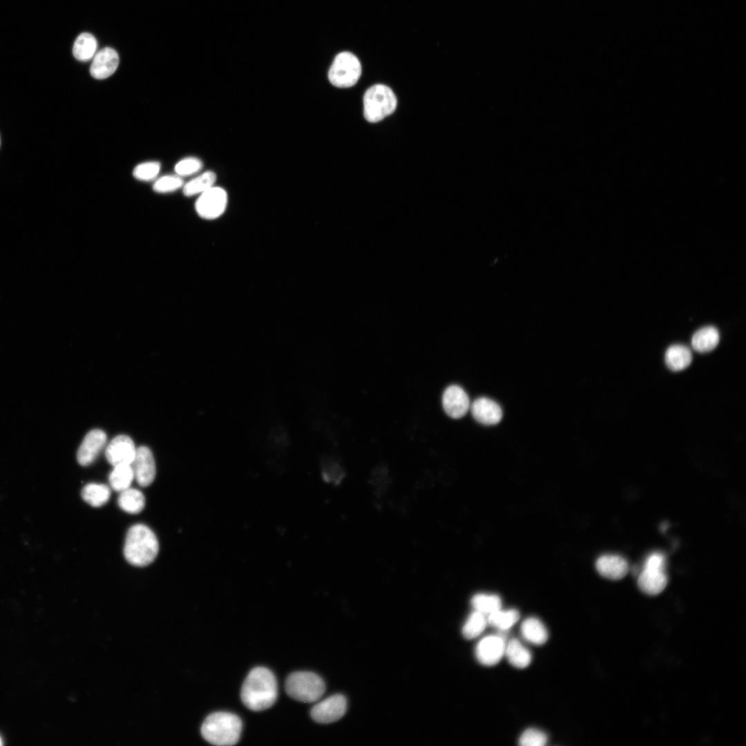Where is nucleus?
Masks as SVG:
<instances>
[{
  "label": "nucleus",
  "mask_w": 746,
  "mask_h": 746,
  "mask_svg": "<svg viewBox=\"0 0 746 746\" xmlns=\"http://www.w3.org/2000/svg\"><path fill=\"white\" fill-rule=\"evenodd\" d=\"M277 682L267 668L258 667L251 670L245 678L240 693L243 704L252 711L271 707L277 698Z\"/></svg>",
  "instance_id": "obj_1"
},
{
  "label": "nucleus",
  "mask_w": 746,
  "mask_h": 746,
  "mask_svg": "<svg viewBox=\"0 0 746 746\" xmlns=\"http://www.w3.org/2000/svg\"><path fill=\"white\" fill-rule=\"evenodd\" d=\"M159 550L154 533L144 524L131 526L126 535L124 547L126 560L132 565L145 566L155 559Z\"/></svg>",
  "instance_id": "obj_2"
},
{
  "label": "nucleus",
  "mask_w": 746,
  "mask_h": 746,
  "mask_svg": "<svg viewBox=\"0 0 746 746\" xmlns=\"http://www.w3.org/2000/svg\"><path fill=\"white\" fill-rule=\"evenodd\" d=\"M242 729V721L237 715L218 711L206 718L201 727V734L212 745L231 746L238 742Z\"/></svg>",
  "instance_id": "obj_3"
},
{
  "label": "nucleus",
  "mask_w": 746,
  "mask_h": 746,
  "mask_svg": "<svg viewBox=\"0 0 746 746\" xmlns=\"http://www.w3.org/2000/svg\"><path fill=\"white\" fill-rule=\"evenodd\" d=\"M287 694L293 699L303 702H316L325 691L323 680L310 671H296L291 673L285 681Z\"/></svg>",
  "instance_id": "obj_4"
},
{
  "label": "nucleus",
  "mask_w": 746,
  "mask_h": 746,
  "mask_svg": "<svg viewBox=\"0 0 746 746\" xmlns=\"http://www.w3.org/2000/svg\"><path fill=\"white\" fill-rule=\"evenodd\" d=\"M396 104V97L391 88L375 84L366 90L363 97L365 118L370 122H379L392 114Z\"/></svg>",
  "instance_id": "obj_5"
},
{
  "label": "nucleus",
  "mask_w": 746,
  "mask_h": 746,
  "mask_svg": "<svg viewBox=\"0 0 746 746\" xmlns=\"http://www.w3.org/2000/svg\"><path fill=\"white\" fill-rule=\"evenodd\" d=\"M361 75V65L358 59L350 52L338 54L328 71L330 83L338 88H349L354 86Z\"/></svg>",
  "instance_id": "obj_6"
},
{
  "label": "nucleus",
  "mask_w": 746,
  "mask_h": 746,
  "mask_svg": "<svg viewBox=\"0 0 746 746\" xmlns=\"http://www.w3.org/2000/svg\"><path fill=\"white\" fill-rule=\"evenodd\" d=\"M227 201L226 191L213 186L200 195L195 202V211L204 219L214 220L223 214Z\"/></svg>",
  "instance_id": "obj_7"
},
{
  "label": "nucleus",
  "mask_w": 746,
  "mask_h": 746,
  "mask_svg": "<svg viewBox=\"0 0 746 746\" xmlns=\"http://www.w3.org/2000/svg\"><path fill=\"white\" fill-rule=\"evenodd\" d=\"M347 706L345 697L341 694H335L316 703L311 709V716L318 723H334L344 716Z\"/></svg>",
  "instance_id": "obj_8"
},
{
  "label": "nucleus",
  "mask_w": 746,
  "mask_h": 746,
  "mask_svg": "<svg viewBox=\"0 0 746 746\" xmlns=\"http://www.w3.org/2000/svg\"><path fill=\"white\" fill-rule=\"evenodd\" d=\"M506 644L503 637L490 635L481 638L475 647L477 661L485 666H493L499 663L504 656Z\"/></svg>",
  "instance_id": "obj_9"
},
{
  "label": "nucleus",
  "mask_w": 746,
  "mask_h": 746,
  "mask_svg": "<svg viewBox=\"0 0 746 746\" xmlns=\"http://www.w3.org/2000/svg\"><path fill=\"white\" fill-rule=\"evenodd\" d=\"M135 479L141 486H148L155 477V464L149 448L140 446L136 449L134 459L131 463Z\"/></svg>",
  "instance_id": "obj_10"
},
{
  "label": "nucleus",
  "mask_w": 746,
  "mask_h": 746,
  "mask_svg": "<svg viewBox=\"0 0 746 746\" xmlns=\"http://www.w3.org/2000/svg\"><path fill=\"white\" fill-rule=\"evenodd\" d=\"M136 449L133 440L129 437L119 435L108 443L105 455L106 459L113 467L118 465H131Z\"/></svg>",
  "instance_id": "obj_11"
},
{
  "label": "nucleus",
  "mask_w": 746,
  "mask_h": 746,
  "mask_svg": "<svg viewBox=\"0 0 746 746\" xmlns=\"http://www.w3.org/2000/svg\"><path fill=\"white\" fill-rule=\"evenodd\" d=\"M442 405L445 412L453 419L463 417L470 406L468 394L457 385L446 388L442 396Z\"/></svg>",
  "instance_id": "obj_12"
},
{
  "label": "nucleus",
  "mask_w": 746,
  "mask_h": 746,
  "mask_svg": "<svg viewBox=\"0 0 746 746\" xmlns=\"http://www.w3.org/2000/svg\"><path fill=\"white\" fill-rule=\"evenodd\" d=\"M106 442V433L99 429L90 431L80 445L77 458L79 464L88 466L97 458Z\"/></svg>",
  "instance_id": "obj_13"
},
{
  "label": "nucleus",
  "mask_w": 746,
  "mask_h": 746,
  "mask_svg": "<svg viewBox=\"0 0 746 746\" xmlns=\"http://www.w3.org/2000/svg\"><path fill=\"white\" fill-rule=\"evenodd\" d=\"M119 62V55L113 48H104L95 55L90 67V73L95 79L108 78L117 70Z\"/></svg>",
  "instance_id": "obj_14"
},
{
  "label": "nucleus",
  "mask_w": 746,
  "mask_h": 746,
  "mask_svg": "<svg viewBox=\"0 0 746 746\" xmlns=\"http://www.w3.org/2000/svg\"><path fill=\"white\" fill-rule=\"evenodd\" d=\"M470 408L474 419L484 425L497 424L502 418V410L499 404L486 397L475 399Z\"/></svg>",
  "instance_id": "obj_15"
},
{
  "label": "nucleus",
  "mask_w": 746,
  "mask_h": 746,
  "mask_svg": "<svg viewBox=\"0 0 746 746\" xmlns=\"http://www.w3.org/2000/svg\"><path fill=\"white\" fill-rule=\"evenodd\" d=\"M595 567L602 576L612 580L623 578L629 569L627 561L618 555L600 556L596 561Z\"/></svg>",
  "instance_id": "obj_16"
},
{
  "label": "nucleus",
  "mask_w": 746,
  "mask_h": 746,
  "mask_svg": "<svg viewBox=\"0 0 746 746\" xmlns=\"http://www.w3.org/2000/svg\"><path fill=\"white\" fill-rule=\"evenodd\" d=\"M667 583L668 577L663 569L644 568L638 578L639 589L648 595L660 594Z\"/></svg>",
  "instance_id": "obj_17"
},
{
  "label": "nucleus",
  "mask_w": 746,
  "mask_h": 746,
  "mask_svg": "<svg viewBox=\"0 0 746 746\" xmlns=\"http://www.w3.org/2000/svg\"><path fill=\"white\" fill-rule=\"evenodd\" d=\"M520 632L524 640L535 645H542L548 638L546 627L535 617L525 619L521 624Z\"/></svg>",
  "instance_id": "obj_18"
},
{
  "label": "nucleus",
  "mask_w": 746,
  "mask_h": 746,
  "mask_svg": "<svg viewBox=\"0 0 746 746\" xmlns=\"http://www.w3.org/2000/svg\"><path fill=\"white\" fill-rule=\"evenodd\" d=\"M664 361L671 370L681 371L691 364L692 354L689 348L684 345H673L666 350Z\"/></svg>",
  "instance_id": "obj_19"
},
{
  "label": "nucleus",
  "mask_w": 746,
  "mask_h": 746,
  "mask_svg": "<svg viewBox=\"0 0 746 746\" xmlns=\"http://www.w3.org/2000/svg\"><path fill=\"white\" fill-rule=\"evenodd\" d=\"M719 340L718 330L714 326H705L694 334L691 345L698 352L707 353L716 348Z\"/></svg>",
  "instance_id": "obj_20"
},
{
  "label": "nucleus",
  "mask_w": 746,
  "mask_h": 746,
  "mask_svg": "<svg viewBox=\"0 0 746 746\" xmlns=\"http://www.w3.org/2000/svg\"><path fill=\"white\" fill-rule=\"evenodd\" d=\"M504 656L509 663L517 669L527 667L532 660L530 651L517 638H513L506 644Z\"/></svg>",
  "instance_id": "obj_21"
},
{
  "label": "nucleus",
  "mask_w": 746,
  "mask_h": 746,
  "mask_svg": "<svg viewBox=\"0 0 746 746\" xmlns=\"http://www.w3.org/2000/svg\"><path fill=\"white\" fill-rule=\"evenodd\" d=\"M117 502L120 508L125 512L137 514L144 508L145 498L140 490L130 487L120 492Z\"/></svg>",
  "instance_id": "obj_22"
},
{
  "label": "nucleus",
  "mask_w": 746,
  "mask_h": 746,
  "mask_svg": "<svg viewBox=\"0 0 746 746\" xmlns=\"http://www.w3.org/2000/svg\"><path fill=\"white\" fill-rule=\"evenodd\" d=\"M97 47V42L94 36L90 33L83 32L77 37L73 53L77 60L86 61L93 57Z\"/></svg>",
  "instance_id": "obj_23"
},
{
  "label": "nucleus",
  "mask_w": 746,
  "mask_h": 746,
  "mask_svg": "<svg viewBox=\"0 0 746 746\" xmlns=\"http://www.w3.org/2000/svg\"><path fill=\"white\" fill-rule=\"evenodd\" d=\"M82 497L90 506L100 507L108 501L111 497V489L105 484H88L82 489Z\"/></svg>",
  "instance_id": "obj_24"
},
{
  "label": "nucleus",
  "mask_w": 746,
  "mask_h": 746,
  "mask_svg": "<svg viewBox=\"0 0 746 746\" xmlns=\"http://www.w3.org/2000/svg\"><path fill=\"white\" fill-rule=\"evenodd\" d=\"M111 488L117 492H122L130 488L134 477L131 465H118L114 466L109 475Z\"/></svg>",
  "instance_id": "obj_25"
},
{
  "label": "nucleus",
  "mask_w": 746,
  "mask_h": 746,
  "mask_svg": "<svg viewBox=\"0 0 746 746\" xmlns=\"http://www.w3.org/2000/svg\"><path fill=\"white\" fill-rule=\"evenodd\" d=\"M519 620V613L514 609L503 610L501 608L487 615L488 624L501 631L509 629Z\"/></svg>",
  "instance_id": "obj_26"
},
{
  "label": "nucleus",
  "mask_w": 746,
  "mask_h": 746,
  "mask_svg": "<svg viewBox=\"0 0 746 746\" xmlns=\"http://www.w3.org/2000/svg\"><path fill=\"white\" fill-rule=\"evenodd\" d=\"M216 180V175L213 171H207L184 184L183 193L188 197L200 195L213 186Z\"/></svg>",
  "instance_id": "obj_27"
},
{
  "label": "nucleus",
  "mask_w": 746,
  "mask_h": 746,
  "mask_svg": "<svg viewBox=\"0 0 746 746\" xmlns=\"http://www.w3.org/2000/svg\"><path fill=\"white\" fill-rule=\"evenodd\" d=\"M487 625V616L474 610L464 622L461 632L466 639L472 640L481 635Z\"/></svg>",
  "instance_id": "obj_28"
},
{
  "label": "nucleus",
  "mask_w": 746,
  "mask_h": 746,
  "mask_svg": "<svg viewBox=\"0 0 746 746\" xmlns=\"http://www.w3.org/2000/svg\"><path fill=\"white\" fill-rule=\"evenodd\" d=\"M474 610L486 616L501 608V600L497 595L477 593L470 600Z\"/></svg>",
  "instance_id": "obj_29"
},
{
  "label": "nucleus",
  "mask_w": 746,
  "mask_h": 746,
  "mask_svg": "<svg viewBox=\"0 0 746 746\" xmlns=\"http://www.w3.org/2000/svg\"><path fill=\"white\" fill-rule=\"evenodd\" d=\"M548 741L546 734L537 729L528 728L524 731L519 738L522 746H544Z\"/></svg>",
  "instance_id": "obj_30"
},
{
  "label": "nucleus",
  "mask_w": 746,
  "mask_h": 746,
  "mask_svg": "<svg viewBox=\"0 0 746 746\" xmlns=\"http://www.w3.org/2000/svg\"><path fill=\"white\" fill-rule=\"evenodd\" d=\"M160 164L158 162H146L137 165L133 169V176L141 181H150L158 175Z\"/></svg>",
  "instance_id": "obj_31"
},
{
  "label": "nucleus",
  "mask_w": 746,
  "mask_h": 746,
  "mask_svg": "<svg viewBox=\"0 0 746 746\" xmlns=\"http://www.w3.org/2000/svg\"><path fill=\"white\" fill-rule=\"evenodd\" d=\"M183 185V180L179 175H165L159 178L153 184V190L157 193L173 192Z\"/></svg>",
  "instance_id": "obj_32"
},
{
  "label": "nucleus",
  "mask_w": 746,
  "mask_h": 746,
  "mask_svg": "<svg viewBox=\"0 0 746 746\" xmlns=\"http://www.w3.org/2000/svg\"><path fill=\"white\" fill-rule=\"evenodd\" d=\"M202 167L201 160L195 157H189L181 160L175 166V171L180 177L193 175Z\"/></svg>",
  "instance_id": "obj_33"
},
{
  "label": "nucleus",
  "mask_w": 746,
  "mask_h": 746,
  "mask_svg": "<svg viewBox=\"0 0 746 746\" xmlns=\"http://www.w3.org/2000/svg\"><path fill=\"white\" fill-rule=\"evenodd\" d=\"M664 555L662 553H654L647 558L644 568L664 570Z\"/></svg>",
  "instance_id": "obj_34"
},
{
  "label": "nucleus",
  "mask_w": 746,
  "mask_h": 746,
  "mask_svg": "<svg viewBox=\"0 0 746 746\" xmlns=\"http://www.w3.org/2000/svg\"><path fill=\"white\" fill-rule=\"evenodd\" d=\"M2 744H3V743H2V739H1V736H0V745H1Z\"/></svg>",
  "instance_id": "obj_35"
}]
</instances>
